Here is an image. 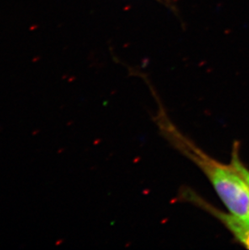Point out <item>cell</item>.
<instances>
[{
    "label": "cell",
    "mask_w": 249,
    "mask_h": 250,
    "mask_svg": "<svg viewBox=\"0 0 249 250\" xmlns=\"http://www.w3.org/2000/svg\"><path fill=\"white\" fill-rule=\"evenodd\" d=\"M238 152L237 144L233 147L232 155H231V163L237 167V169L241 172L245 180L247 181L249 186V169L244 165L242 161H240V156Z\"/></svg>",
    "instance_id": "3"
},
{
    "label": "cell",
    "mask_w": 249,
    "mask_h": 250,
    "mask_svg": "<svg viewBox=\"0 0 249 250\" xmlns=\"http://www.w3.org/2000/svg\"><path fill=\"white\" fill-rule=\"evenodd\" d=\"M199 203L207 207V210L210 211L213 215L221 221L222 224L230 231L234 237L240 244L249 250V220H244L237 217L230 213L222 212L217 210L207 203H203L201 201Z\"/></svg>",
    "instance_id": "2"
},
{
    "label": "cell",
    "mask_w": 249,
    "mask_h": 250,
    "mask_svg": "<svg viewBox=\"0 0 249 250\" xmlns=\"http://www.w3.org/2000/svg\"><path fill=\"white\" fill-rule=\"evenodd\" d=\"M167 134L175 146L208 177L229 213L249 220V186L237 167L231 162L224 165L209 157L177 132L174 126L168 129Z\"/></svg>",
    "instance_id": "1"
}]
</instances>
